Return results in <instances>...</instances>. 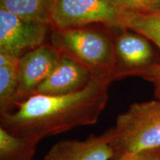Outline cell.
<instances>
[{
  "label": "cell",
  "instance_id": "obj_1",
  "mask_svg": "<svg viewBox=\"0 0 160 160\" xmlns=\"http://www.w3.org/2000/svg\"><path fill=\"white\" fill-rule=\"evenodd\" d=\"M111 83L93 77L85 88L71 94L32 95L1 113V128L39 142L45 137L94 125L108 102Z\"/></svg>",
  "mask_w": 160,
  "mask_h": 160
},
{
  "label": "cell",
  "instance_id": "obj_2",
  "mask_svg": "<svg viewBox=\"0 0 160 160\" xmlns=\"http://www.w3.org/2000/svg\"><path fill=\"white\" fill-rule=\"evenodd\" d=\"M51 30V45L62 56L85 66L93 77L114 81V39L117 31L102 25Z\"/></svg>",
  "mask_w": 160,
  "mask_h": 160
},
{
  "label": "cell",
  "instance_id": "obj_3",
  "mask_svg": "<svg viewBox=\"0 0 160 160\" xmlns=\"http://www.w3.org/2000/svg\"><path fill=\"white\" fill-rule=\"evenodd\" d=\"M113 128L112 160L160 148V99L133 103L118 116Z\"/></svg>",
  "mask_w": 160,
  "mask_h": 160
},
{
  "label": "cell",
  "instance_id": "obj_4",
  "mask_svg": "<svg viewBox=\"0 0 160 160\" xmlns=\"http://www.w3.org/2000/svg\"><path fill=\"white\" fill-rule=\"evenodd\" d=\"M127 12L114 0H54L50 25L66 29L102 25L120 31L126 29Z\"/></svg>",
  "mask_w": 160,
  "mask_h": 160
},
{
  "label": "cell",
  "instance_id": "obj_5",
  "mask_svg": "<svg viewBox=\"0 0 160 160\" xmlns=\"http://www.w3.org/2000/svg\"><path fill=\"white\" fill-rule=\"evenodd\" d=\"M50 24L22 19L0 8V53L17 58L45 42Z\"/></svg>",
  "mask_w": 160,
  "mask_h": 160
},
{
  "label": "cell",
  "instance_id": "obj_6",
  "mask_svg": "<svg viewBox=\"0 0 160 160\" xmlns=\"http://www.w3.org/2000/svg\"><path fill=\"white\" fill-rule=\"evenodd\" d=\"M150 40L129 29L116 33L115 71L113 80L127 77H141L156 62Z\"/></svg>",
  "mask_w": 160,
  "mask_h": 160
},
{
  "label": "cell",
  "instance_id": "obj_7",
  "mask_svg": "<svg viewBox=\"0 0 160 160\" xmlns=\"http://www.w3.org/2000/svg\"><path fill=\"white\" fill-rule=\"evenodd\" d=\"M61 57V53L53 45L43 44L19 58L17 103L34 94L38 86L51 75Z\"/></svg>",
  "mask_w": 160,
  "mask_h": 160
},
{
  "label": "cell",
  "instance_id": "obj_8",
  "mask_svg": "<svg viewBox=\"0 0 160 160\" xmlns=\"http://www.w3.org/2000/svg\"><path fill=\"white\" fill-rule=\"evenodd\" d=\"M113 135L114 128H111L101 134H91L84 140H61L50 148L44 160H112Z\"/></svg>",
  "mask_w": 160,
  "mask_h": 160
},
{
  "label": "cell",
  "instance_id": "obj_9",
  "mask_svg": "<svg viewBox=\"0 0 160 160\" xmlns=\"http://www.w3.org/2000/svg\"><path fill=\"white\" fill-rule=\"evenodd\" d=\"M92 79L93 75L88 68L71 58L62 56L57 67L38 86L34 94H71L85 88Z\"/></svg>",
  "mask_w": 160,
  "mask_h": 160
},
{
  "label": "cell",
  "instance_id": "obj_10",
  "mask_svg": "<svg viewBox=\"0 0 160 160\" xmlns=\"http://www.w3.org/2000/svg\"><path fill=\"white\" fill-rule=\"evenodd\" d=\"M125 27L145 37L160 49V11L151 13L127 12ZM140 77L153 83L155 97L160 99V62L153 64Z\"/></svg>",
  "mask_w": 160,
  "mask_h": 160
},
{
  "label": "cell",
  "instance_id": "obj_11",
  "mask_svg": "<svg viewBox=\"0 0 160 160\" xmlns=\"http://www.w3.org/2000/svg\"><path fill=\"white\" fill-rule=\"evenodd\" d=\"M54 0H0V8L22 19L51 23Z\"/></svg>",
  "mask_w": 160,
  "mask_h": 160
},
{
  "label": "cell",
  "instance_id": "obj_12",
  "mask_svg": "<svg viewBox=\"0 0 160 160\" xmlns=\"http://www.w3.org/2000/svg\"><path fill=\"white\" fill-rule=\"evenodd\" d=\"M38 143L0 127V160H33Z\"/></svg>",
  "mask_w": 160,
  "mask_h": 160
},
{
  "label": "cell",
  "instance_id": "obj_13",
  "mask_svg": "<svg viewBox=\"0 0 160 160\" xmlns=\"http://www.w3.org/2000/svg\"><path fill=\"white\" fill-rule=\"evenodd\" d=\"M18 63L0 68V113L9 111L17 103Z\"/></svg>",
  "mask_w": 160,
  "mask_h": 160
},
{
  "label": "cell",
  "instance_id": "obj_14",
  "mask_svg": "<svg viewBox=\"0 0 160 160\" xmlns=\"http://www.w3.org/2000/svg\"><path fill=\"white\" fill-rule=\"evenodd\" d=\"M128 12L151 13L160 11V0H114Z\"/></svg>",
  "mask_w": 160,
  "mask_h": 160
},
{
  "label": "cell",
  "instance_id": "obj_15",
  "mask_svg": "<svg viewBox=\"0 0 160 160\" xmlns=\"http://www.w3.org/2000/svg\"><path fill=\"white\" fill-rule=\"evenodd\" d=\"M117 160H160V148L146 150Z\"/></svg>",
  "mask_w": 160,
  "mask_h": 160
}]
</instances>
